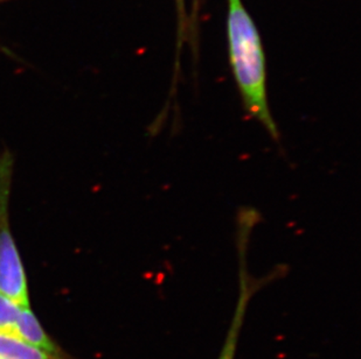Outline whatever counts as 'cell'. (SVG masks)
<instances>
[{"label": "cell", "instance_id": "cell-8", "mask_svg": "<svg viewBox=\"0 0 361 359\" xmlns=\"http://www.w3.org/2000/svg\"><path fill=\"white\" fill-rule=\"evenodd\" d=\"M1 1H5V0H0V3H1Z\"/></svg>", "mask_w": 361, "mask_h": 359}, {"label": "cell", "instance_id": "cell-1", "mask_svg": "<svg viewBox=\"0 0 361 359\" xmlns=\"http://www.w3.org/2000/svg\"><path fill=\"white\" fill-rule=\"evenodd\" d=\"M227 39L229 63L245 113L259 122L275 141H279L280 132L268 101L262 41L242 0H228Z\"/></svg>", "mask_w": 361, "mask_h": 359}, {"label": "cell", "instance_id": "cell-4", "mask_svg": "<svg viewBox=\"0 0 361 359\" xmlns=\"http://www.w3.org/2000/svg\"><path fill=\"white\" fill-rule=\"evenodd\" d=\"M18 339L53 356L61 357V350L55 346L39 323L30 307L21 309L17 322Z\"/></svg>", "mask_w": 361, "mask_h": 359}, {"label": "cell", "instance_id": "cell-5", "mask_svg": "<svg viewBox=\"0 0 361 359\" xmlns=\"http://www.w3.org/2000/svg\"><path fill=\"white\" fill-rule=\"evenodd\" d=\"M0 359H63L41 351L20 339L0 335Z\"/></svg>", "mask_w": 361, "mask_h": 359}, {"label": "cell", "instance_id": "cell-7", "mask_svg": "<svg viewBox=\"0 0 361 359\" xmlns=\"http://www.w3.org/2000/svg\"><path fill=\"white\" fill-rule=\"evenodd\" d=\"M178 4H179V5H181V4H183V0H178Z\"/></svg>", "mask_w": 361, "mask_h": 359}, {"label": "cell", "instance_id": "cell-3", "mask_svg": "<svg viewBox=\"0 0 361 359\" xmlns=\"http://www.w3.org/2000/svg\"><path fill=\"white\" fill-rule=\"evenodd\" d=\"M242 265V263H241ZM241 287H240V296L238 306H236L235 314L233 317L232 325L229 327L228 334L226 337L225 344L222 346L221 353L219 359L235 358L236 346L239 342L240 332H241L242 323L245 319V309L249 300L252 298V291H256L257 284L256 282H250L248 275H245V268L241 270Z\"/></svg>", "mask_w": 361, "mask_h": 359}, {"label": "cell", "instance_id": "cell-6", "mask_svg": "<svg viewBox=\"0 0 361 359\" xmlns=\"http://www.w3.org/2000/svg\"><path fill=\"white\" fill-rule=\"evenodd\" d=\"M23 308L0 294V335L19 339L17 322Z\"/></svg>", "mask_w": 361, "mask_h": 359}, {"label": "cell", "instance_id": "cell-2", "mask_svg": "<svg viewBox=\"0 0 361 359\" xmlns=\"http://www.w3.org/2000/svg\"><path fill=\"white\" fill-rule=\"evenodd\" d=\"M13 161L8 153L0 158V294L20 307H30L24 264L11 232L8 218Z\"/></svg>", "mask_w": 361, "mask_h": 359}]
</instances>
